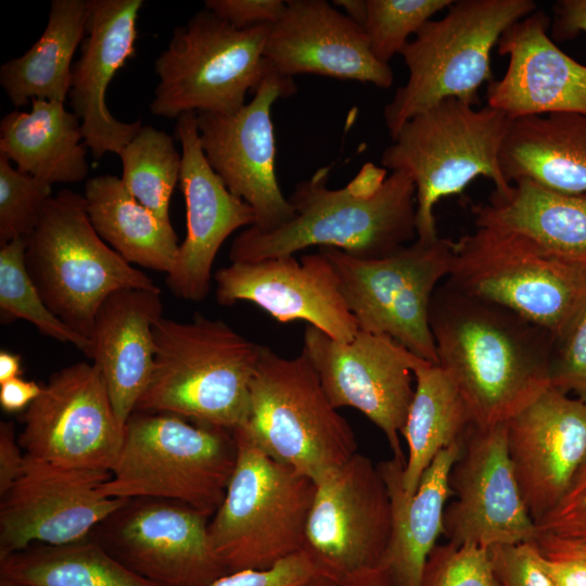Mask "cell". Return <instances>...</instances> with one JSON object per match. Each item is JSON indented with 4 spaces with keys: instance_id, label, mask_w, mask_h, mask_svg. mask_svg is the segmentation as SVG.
<instances>
[{
    "instance_id": "9c48e42d",
    "label": "cell",
    "mask_w": 586,
    "mask_h": 586,
    "mask_svg": "<svg viewBox=\"0 0 586 586\" xmlns=\"http://www.w3.org/2000/svg\"><path fill=\"white\" fill-rule=\"evenodd\" d=\"M25 263L49 309L89 341L97 311L112 293L160 289L100 238L84 195L68 189L47 202L26 238Z\"/></svg>"
},
{
    "instance_id": "7dc6e473",
    "label": "cell",
    "mask_w": 586,
    "mask_h": 586,
    "mask_svg": "<svg viewBox=\"0 0 586 586\" xmlns=\"http://www.w3.org/2000/svg\"><path fill=\"white\" fill-rule=\"evenodd\" d=\"M539 563L551 586H586L585 560L549 559L539 552Z\"/></svg>"
},
{
    "instance_id": "6da1fadb",
    "label": "cell",
    "mask_w": 586,
    "mask_h": 586,
    "mask_svg": "<svg viewBox=\"0 0 586 586\" xmlns=\"http://www.w3.org/2000/svg\"><path fill=\"white\" fill-rule=\"evenodd\" d=\"M437 365L473 424L506 423L550 386L555 335L517 313L445 280L430 305Z\"/></svg>"
},
{
    "instance_id": "3957f363",
    "label": "cell",
    "mask_w": 586,
    "mask_h": 586,
    "mask_svg": "<svg viewBox=\"0 0 586 586\" xmlns=\"http://www.w3.org/2000/svg\"><path fill=\"white\" fill-rule=\"evenodd\" d=\"M153 335V370L135 411L171 413L230 431L245 422L260 344L199 313L188 322L161 316Z\"/></svg>"
},
{
    "instance_id": "5bb4252c",
    "label": "cell",
    "mask_w": 586,
    "mask_h": 586,
    "mask_svg": "<svg viewBox=\"0 0 586 586\" xmlns=\"http://www.w3.org/2000/svg\"><path fill=\"white\" fill-rule=\"evenodd\" d=\"M302 353L336 409L355 408L384 434L393 457L406 462L400 445L413 398V370L426 361L387 335L359 330L340 342L307 326Z\"/></svg>"
},
{
    "instance_id": "f35d334b",
    "label": "cell",
    "mask_w": 586,
    "mask_h": 586,
    "mask_svg": "<svg viewBox=\"0 0 586 586\" xmlns=\"http://www.w3.org/2000/svg\"><path fill=\"white\" fill-rule=\"evenodd\" d=\"M420 586H502L487 548L447 542L432 549Z\"/></svg>"
},
{
    "instance_id": "cb8c5ba5",
    "label": "cell",
    "mask_w": 586,
    "mask_h": 586,
    "mask_svg": "<svg viewBox=\"0 0 586 586\" xmlns=\"http://www.w3.org/2000/svg\"><path fill=\"white\" fill-rule=\"evenodd\" d=\"M142 0H88L86 35L72 69L68 93L86 146L95 160L119 152L136 137L141 120L116 119L105 103L116 72L135 53Z\"/></svg>"
},
{
    "instance_id": "8992f818",
    "label": "cell",
    "mask_w": 586,
    "mask_h": 586,
    "mask_svg": "<svg viewBox=\"0 0 586 586\" xmlns=\"http://www.w3.org/2000/svg\"><path fill=\"white\" fill-rule=\"evenodd\" d=\"M430 20L403 49L408 79L383 112L391 139L411 117L441 101L480 103L479 90L493 80L491 52L504 31L537 10L533 0H459Z\"/></svg>"
},
{
    "instance_id": "e575fe53",
    "label": "cell",
    "mask_w": 586,
    "mask_h": 586,
    "mask_svg": "<svg viewBox=\"0 0 586 586\" xmlns=\"http://www.w3.org/2000/svg\"><path fill=\"white\" fill-rule=\"evenodd\" d=\"M118 155L127 191L157 217L170 221L169 202L181 169V155L173 137L142 125Z\"/></svg>"
},
{
    "instance_id": "83f0119b",
    "label": "cell",
    "mask_w": 586,
    "mask_h": 586,
    "mask_svg": "<svg viewBox=\"0 0 586 586\" xmlns=\"http://www.w3.org/2000/svg\"><path fill=\"white\" fill-rule=\"evenodd\" d=\"M499 166L510 184L530 180L552 191L586 194V114L511 119Z\"/></svg>"
},
{
    "instance_id": "f5cc1de1",
    "label": "cell",
    "mask_w": 586,
    "mask_h": 586,
    "mask_svg": "<svg viewBox=\"0 0 586 586\" xmlns=\"http://www.w3.org/2000/svg\"><path fill=\"white\" fill-rule=\"evenodd\" d=\"M334 5L343 8L345 15L359 26H364L367 15L366 0H336Z\"/></svg>"
},
{
    "instance_id": "ac0fdd59",
    "label": "cell",
    "mask_w": 586,
    "mask_h": 586,
    "mask_svg": "<svg viewBox=\"0 0 586 586\" xmlns=\"http://www.w3.org/2000/svg\"><path fill=\"white\" fill-rule=\"evenodd\" d=\"M455 499L446 506L443 535L484 548L534 543L535 521L523 500L508 451L507 422L471 424L449 474Z\"/></svg>"
},
{
    "instance_id": "c3c4849f",
    "label": "cell",
    "mask_w": 586,
    "mask_h": 586,
    "mask_svg": "<svg viewBox=\"0 0 586 586\" xmlns=\"http://www.w3.org/2000/svg\"><path fill=\"white\" fill-rule=\"evenodd\" d=\"M42 385L21 377L0 384V406L7 412L24 411L39 396Z\"/></svg>"
},
{
    "instance_id": "277c9868",
    "label": "cell",
    "mask_w": 586,
    "mask_h": 586,
    "mask_svg": "<svg viewBox=\"0 0 586 586\" xmlns=\"http://www.w3.org/2000/svg\"><path fill=\"white\" fill-rule=\"evenodd\" d=\"M237 461L233 431L182 417L133 411L101 492L114 498H160L207 515L225 497Z\"/></svg>"
},
{
    "instance_id": "7bdbcfd3",
    "label": "cell",
    "mask_w": 586,
    "mask_h": 586,
    "mask_svg": "<svg viewBox=\"0 0 586 586\" xmlns=\"http://www.w3.org/2000/svg\"><path fill=\"white\" fill-rule=\"evenodd\" d=\"M488 550L502 586H551L534 543L494 546Z\"/></svg>"
},
{
    "instance_id": "ffe728a7",
    "label": "cell",
    "mask_w": 586,
    "mask_h": 586,
    "mask_svg": "<svg viewBox=\"0 0 586 586\" xmlns=\"http://www.w3.org/2000/svg\"><path fill=\"white\" fill-rule=\"evenodd\" d=\"M216 300L230 306L249 302L280 322L306 321L340 342L359 331L342 295L331 262L319 251L256 262H231L214 275Z\"/></svg>"
},
{
    "instance_id": "11a10c76",
    "label": "cell",
    "mask_w": 586,
    "mask_h": 586,
    "mask_svg": "<svg viewBox=\"0 0 586 586\" xmlns=\"http://www.w3.org/2000/svg\"><path fill=\"white\" fill-rule=\"evenodd\" d=\"M0 586H33V585L18 583V582H14V581H11V579L0 577Z\"/></svg>"
},
{
    "instance_id": "ab89813d",
    "label": "cell",
    "mask_w": 586,
    "mask_h": 586,
    "mask_svg": "<svg viewBox=\"0 0 586 586\" xmlns=\"http://www.w3.org/2000/svg\"><path fill=\"white\" fill-rule=\"evenodd\" d=\"M550 385L586 402V295L565 329L555 337Z\"/></svg>"
},
{
    "instance_id": "60d3db41",
    "label": "cell",
    "mask_w": 586,
    "mask_h": 586,
    "mask_svg": "<svg viewBox=\"0 0 586 586\" xmlns=\"http://www.w3.org/2000/svg\"><path fill=\"white\" fill-rule=\"evenodd\" d=\"M539 534L586 542V461L557 506L537 523Z\"/></svg>"
},
{
    "instance_id": "f1b7e54d",
    "label": "cell",
    "mask_w": 586,
    "mask_h": 586,
    "mask_svg": "<svg viewBox=\"0 0 586 586\" xmlns=\"http://www.w3.org/2000/svg\"><path fill=\"white\" fill-rule=\"evenodd\" d=\"M476 227L518 233L558 259L586 267V194L519 180L472 208Z\"/></svg>"
},
{
    "instance_id": "484cf974",
    "label": "cell",
    "mask_w": 586,
    "mask_h": 586,
    "mask_svg": "<svg viewBox=\"0 0 586 586\" xmlns=\"http://www.w3.org/2000/svg\"><path fill=\"white\" fill-rule=\"evenodd\" d=\"M163 309L160 289H123L105 298L94 318L88 357L101 372L124 428L152 374L153 324Z\"/></svg>"
},
{
    "instance_id": "f6af8a7d",
    "label": "cell",
    "mask_w": 586,
    "mask_h": 586,
    "mask_svg": "<svg viewBox=\"0 0 586 586\" xmlns=\"http://www.w3.org/2000/svg\"><path fill=\"white\" fill-rule=\"evenodd\" d=\"M13 422L0 423V496L4 495L21 476L25 466Z\"/></svg>"
},
{
    "instance_id": "603a6c76",
    "label": "cell",
    "mask_w": 586,
    "mask_h": 586,
    "mask_svg": "<svg viewBox=\"0 0 586 586\" xmlns=\"http://www.w3.org/2000/svg\"><path fill=\"white\" fill-rule=\"evenodd\" d=\"M264 56L280 75H320L390 88L392 68L377 60L361 26L324 0H289L271 25Z\"/></svg>"
},
{
    "instance_id": "74e56055",
    "label": "cell",
    "mask_w": 586,
    "mask_h": 586,
    "mask_svg": "<svg viewBox=\"0 0 586 586\" xmlns=\"http://www.w3.org/2000/svg\"><path fill=\"white\" fill-rule=\"evenodd\" d=\"M49 182L13 168L0 153V245L26 239L52 196Z\"/></svg>"
},
{
    "instance_id": "52a82bcc",
    "label": "cell",
    "mask_w": 586,
    "mask_h": 586,
    "mask_svg": "<svg viewBox=\"0 0 586 586\" xmlns=\"http://www.w3.org/2000/svg\"><path fill=\"white\" fill-rule=\"evenodd\" d=\"M237 461L209 519L213 548L228 573L263 570L303 551L316 483L233 430Z\"/></svg>"
},
{
    "instance_id": "e0dca14e",
    "label": "cell",
    "mask_w": 586,
    "mask_h": 586,
    "mask_svg": "<svg viewBox=\"0 0 586 586\" xmlns=\"http://www.w3.org/2000/svg\"><path fill=\"white\" fill-rule=\"evenodd\" d=\"M296 91L293 78L270 65L253 99L231 114L196 113L204 154L228 190L255 213L251 226L269 232L289 222L295 211L276 175V139L271 107Z\"/></svg>"
},
{
    "instance_id": "4fadbf2b",
    "label": "cell",
    "mask_w": 586,
    "mask_h": 586,
    "mask_svg": "<svg viewBox=\"0 0 586 586\" xmlns=\"http://www.w3.org/2000/svg\"><path fill=\"white\" fill-rule=\"evenodd\" d=\"M209 518L181 502L129 498L90 533L111 556L160 586H212L228 573Z\"/></svg>"
},
{
    "instance_id": "d590c367",
    "label": "cell",
    "mask_w": 586,
    "mask_h": 586,
    "mask_svg": "<svg viewBox=\"0 0 586 586\" xmlns=\"http://www.w3.org/2000/svg\"><path fill=\"white\" fill-rule=\"evenodd\" d=\"M26 239H15L0 247V314L3 323L22 319L51 339L71 343L87 357L90 341L72 330L47 306L26 268Z\"/></svg>"
},
{
    "instance_id": "8d00e7d4",
    "label": "cell",
    "mask_w": 586,
    "mask_h": 586,
    "mask_svg": "<svg viewBox=\"0 0 586 586\" xmlns=\"http://www.w3.org/2000/svg\"><path fill=\"white\" fill-rule=\"evenodd\" d=\"M367 15L362 29L377 60L388 64L400 54L408 38L453 0H366Z\"/></svg>"
},
{
    "instance_id": "9a60e30c",
    "label": "cell",
    "mask_w": 586,
    "mask_h": 586,
    "mask_svg": "<svg viewBox=\"0 0 586 586\" xmlns=\"http://www.w3.org/2000/svg\"><path fill=\"white\" fill-rule=\"evenodd\" d=\"M392 533V506L372 460L356 453L316 482L303 551L333 582L381 564Z\"/></svg>"
},
{
    "instance_id": "5b68a950",
    "label": "cell",
    "mask_w": 586,
    "mask_h": 586,
    "mask_svg": "<svg viewBox=\"0 0 586 586\" xmlns=\"http://www.w3.org/2000/svg\"><path fill=\"white\" fill-rule=\"evenodd\" d=\"M511 118L485 105L455 98L441 101L407 120L381 155L392 171L408 174L416 187L417 240L432 243L440 237L434 207L446 196L460 194L479 176L505 194L499 152Z\"/></svg>"
},
{
    "instance_id": "d6986e66",
    "label": "cell",
    "mask_w": 586,
    "mask_h": 586,
    "mask_svg": "<svg viewBox=\"0 0 586 586\" xmlns=\"http://www.w3.org/2000/svg\"><path fill=\"white\" fill-rule=\"evenodd\" d=\"M110 471L25 456L21 476L1 496L0 559L35 544L81 540L126 499L104 495Z\"/></svg>"
},
{
    "instance_id": "ba28073f",
    "label": "cell",
    "mask_w": 586,
    "mask_h": 586,
    "mask_svg": "<svg viewBox=\"0 0 586 586\" xmlns=\"http://www.w3.org/2000/svg\"><path fill=\"white\" fill-rule=\"evenodd\" d=\"M239 429L269 457L315 483L357 453L354 430L303 353L286 358L262 345L249 415Z\"/></svg>"
},
{
    "instance_id": "681fc988",
    "label": "cell",
    "mask_w": 586,
    "mask_h": 586,
    "mask_svg": "<svg viewBox=\"0 0 586 586\" xmlns=\"http://www.w3.org/2000/svg\"><path fill=\"white\" fill-rule=\"evenodd\" d=\"M538 551L549 559H581L586 561V542L539 534L534 542Z\"/></svg>"
},
{
    "instance_id": "4316f807",
    "label": "cell",
    "mask_w": 586,
    "mask_h": 586,
    "mask_svg": "<svg viewBox=\"0 0 586 586\" xmlns=\"http://www.w3.org/2000/svg\"><path fill=\"white\" fill-rule=\"evenodd\" d=\"M459 453L460 442L441 450L412 495L403 487L404 461L392 457L378 464L392 506V533L380 565L399 586H420L428 556L443 534L444 511L451 496L449 474Z\"/></svg>"
},
{
    "instance_id": "816d5d0a",
    "label": "cell",
    "mask_w": 586,
    "mask_h": 586,
    "mask_svg": "<svg viewBox=\"0 0 586 586\" xmlns=\"http://www.w3.org/2000/svg\"><path fill=\"white\" fill-rule=\"evenodd\" d=\"M22 358L18 354L2 349L0 352V384L21 377Z\"/></svg>"
},
{
    "instance_id": "7c38bea8",
    "label": "cell",
    "mask_w": 586,
    "mask_h": 586,
    "mask_svg": "<svg viewBox=\"0 0 586 586\" xmlns=\"http://www.w3.org/2000/svg\"><path fill=\"white\" fill-rule=\"evenodd\" d=\"M332 264L359 330L392 337L437 364L430 305L454 262L455 241L416 240L380 259H358L334 247L318 250Z\"/></svg>"
},
{
    "instance_id": "7a4b0ae2",
    "label": "cell",
    "mask_w": 586,
    "mask_h": 586,
    "mask_svg": "<svg viewBox=\"0 0 586 586\" xmlns=\"http://www.w3.org/2000/svg\"><path fill=\"white\" fill-rule=\"evenodd\" d=\"M331 166L298 182L288 198L295 216L269 232L252 227L232 241L231 262L294 255L318 245L358 259H380L417 240L416 187L404 171L365 163L341 189L328 187Z\"/></svg>"
},
{
    "instance_id": "30bf717a",
    "label": "cell",
    "mask_w": 586,
    "mask_h": 586,
    "mask_svg": "<svg viewBox=\"0 0 586 586\" xmlns=\"http://www.w3.org/2000/svg\"><path fill=\"white\" fill-rule=\"evenodd\" d=\"M270 28L239 29L207 9L195 13L174 29L155 61L158 84L151 113L178 118L188 112L239 111L269 69L264 51Z\"/></svg>"
},
{
    "instance_id": "836d02e7",
    "label": "cell",
    "mask_w": 586,
    "mask_h": 586,
    "mask_svg": "<svg viewBox=\"0 0 586 586\" xmlns=\"http://www.w3.org/2000/svg\"><path fill=\"white\" fill-rule=\"evenodd\" d=\"M0 577L33 586H160L90 536L64 545L35 544L1 558Z\"/></svg>"
},
{
    "instance_id": "ee69618b",
    "label": "cell",
    "mask_w": 586,
    "mask_h": 586,
    "mask_svg": "<svg viewBox=\"0 0 586 586\" xmlns=\"http://www.w3.org/2000/svg\"><path fill=\"white\" fill-rule=\"evenodd\" d=\"M282 0H206L205 9L239 29L275 24L284 13Z\"/></svg>"
},
{
    "instance_id": "d6a6232c",
    "label": "cell",
    "mask_w": 586,
    "mask_h": 586,
    "mask_svg": "<svg viewBox=\"0 0 586 586\" xmlns=\"http://www.w3.org/2000/svg\"><path fill=\"white\" fill-rule=\"evenodd\" d=\"M415 394L402 436L408 454L403 487L412 495L436 455L461 441L473 423L458 388L437 364L423 361L413 370Z\"/></svg>"
},
{
    "instance_id": "4dcf8cb0",
    "label": "cell",
    "mask_w": 586,
    "mask_h": 586,
    "mask_svg": "<svg viewBox=\"0 0 586 586\" xmlns=\"http://www.w3.org/2000/svg\"><path fill=\"white\" fill-rule=\"evenodd\" d=\"M84 198L92 227L124 259L131 265L169 272L179 247L170 221L140 204L116 176L88 179Z\"/></svg>"
},
{
    "instance_id": "2e32d148",
    "label": "cell",
    "mask_w": 586,
    "mask_h": 586,
    "mask_svg": "<svg viewBox=\"0 0 586 586\" xmlns=\"http://www.w3.org/2000/svg\"><path fill=\"white\" fill-rule=\"evenodd\" d=\"M20 421L17 440L25 455L62 466L111 471L124 437L93 362L79 361L52 373Z\"/></svg>"
},
{
    "instance_id": "44dd1931",
    "label": "cell",
    "mask_w": 586,
    "mask_h": 586,
    "mask_svg": "<svg viewBox=\"0 0 586 586\" xmlns=\"http://www.w3.org/2000/svg\"><path fill=\"white\" fill-rule=\"evenodd\" d=\"M181 144L179 186L186 202L187 234L166 273L171 293L188 302H202L211 291L212 268L226 239L255 222L253 208L232 194L209 165L202 149L196 113L177 118Z\"/></svg>"
},
{
    "instance_id": "1f68e13d",
    "label": "cell",
    "mask_w": 586,
    "mask_h": 586,
    "mask_svg": "<svg viewBox=\"0 0 586 586\" xmlns=\"http://www.w3.org/2000/svg\"><path fill=\"white\" fill-rule=\"evenodd\" d=\"M88 0H53L40 38L0 67V85L16 106L41 99L65 102L73 58L86 35Z\"/></svg>"
},
{
    "instance_id": "8fae6325",
    "label": "cell",
    "mask_w": 586,
    "mask_h": 586,
    "mask_svg": "<svg viewBox=\"0 0 586 586\" xmlns=\"http://www.w3.org/2000/svg\"><path fill=\"white\" fill-rule=\"evenodd\" d=\"M504 306L558 336L586 295V267L542 251L528 239L487 227L455 241L446 279Z\"/></svg>"
},
{
    "instance_id": "f546056e",
    "label": "cell",
    "mask_w": 586,
    "mask_h": 586,
    "mask_svg": "<svg viewBox=\"0 0 586 586\" xmlns=\"http://www.w3.org/2000/svg\"><path fill=\"white\" fill-rule=\"evenodd\" d=\"M29 112L13 111L0 123V153L16 168L50 184L88 175L80 120L63 102L34 99Z\"/></svg>"
},
{
    "instance_id": "d4e9b609",
    "label": "cell",
    "mask_w": 586,
    "mask_h": 586,
    "mask_svg": "<svg viewBox=\"0 0 586 586\" xmlns=\"http://www.w3.org/2000/svg\"><path fill=\"white\" fill-rule=\"evenodd\" d=\"M549 17L536 10L518 21L497 43L507 55L501 79L487 85V105L509 118L551 113L586 114V65L560 50L547 35Z\"/></svg>"
},
{
    "instance_id": "b9f144b4",
    "label": "cell",
    "mask_w": 586,
    "mask_h": 586,
    "mask_svg": "<svg viewBox=\"0 0 586 586\" xmlns=\"http://www.w3.org/2000/svg\"><path fill=\"white\" fill-rule=\"evenodd\" d=\"M318 576L311 559L301 551L268 569L227 573L212 586H309Z\"/></svg>"
},
{
    "instance_id": "f907efd6",
    "label": "cell",
    "mask_w": 586,
    "mask_h": 586,
    "mask_svg": "<svg viewBox=\"0 0 586 586\" xmlns=\"http://www.w3.org/2000/svg\"><path fill=\"white\" fill-rule=\"evenodd\" d=\"M332 586H399L390 571L378 565L360 570L333 582Z\"/></svg>"
},
{
    "instance_id": "db71d44e",
    "label": "cell",
    "mask_w": 586,
    "mask_h": 586,
    "mask_svg": "<svg viewBox=\"0 0 586 586\" xmlns=\"http://www.w3.org/2000/svg\"><path fill=\"white\" fill-rule=\"evenodd\" d=\"M333 581L324 577L318 576L309 586H332Z\"/></svg>"
},
{
    "instance_id": "bcb514c9",
    "label": "cell",
    "mask_w": 586,
    "mask_h": 586,
    "mask_svg": "<svg viewBox=\"0 0 586 586\" xmlns=\"http://www.w3.org/2000/svg\"><path fill=\"white\" fill-rule=\"evenodd\" d=\"M552 36L558 40L586 33V0H561L555 5Z\"/></svg>"
},
{
    "instance_id": "7402d4cb",
    "label": "cell",
    "mask_w": 586,
    "mask_h": 586,
    "mask_svg": "<svg viewBox=\"0 0 586 586\" xmlns=\"http://www.w3.org/2000/svg\"><path fill=\"white\" fill-rule=\"evenodd\" d=\"M507 443L523 500L537 523L586 461V402L548 386L507 421Z\"/></svg>"
}]
</instances>
